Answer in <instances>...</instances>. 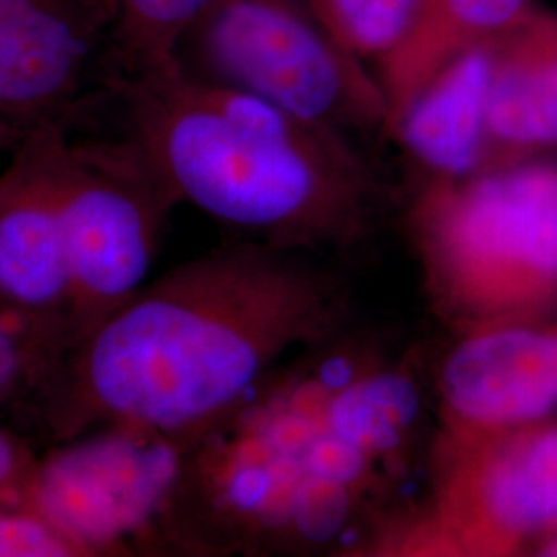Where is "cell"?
<instances>
[{
    "instance_id": "18",
    "label": "cell",
    "mask_w": 557,
    "mask_h": 557,
    "mask_svg": "<svg viewBox=\"0 0 557 557\" xmlns=\"http://www.w3.org/2000/svg\"><path fill=\"white\" fill-rule=\"evenodd\" d=\"M32 467L15 438L0 430V498L15 490L21 492Z\"/></svg>"
},
{
    "instance_id": "15",
    "label": "cell",
    "mask_w": 557,
    "mask_h": 557,
    "mask_svg": "<svg viewBox=\"0 0 557 557\" xmlns=\"http://www.w3.org/2000/svg\"><path fill=\"white\" fill-rule=\"evenodd\" d=\"M218 0H114L108 27L119 81L178 60L180 46Z\"/></svg>"
},
{
    "instance_id": "3",
    "label": "cell",
    "mask_w": 557,
    "mask_h": 557,
    "mask_svg": "<svg viewBox=\"0 0 557 557\" xmlns=\"http://www.w3.org/2000/svg\"><path fill=\"white\" fill-rule=\"evenodd\" d=\"M423 248L440 296L465 314L557 298V163L499 161L438 180L423 202Z\"/></svg>"
},
{
    "instance_id": "2",
    "label": "cell",
    "mask_w": 557,
    "mask_h": 557,
    "mask_svg": "<svg viewBox=\"0 0 557 557\" xmlns=\"http://www.w3.org/2000/svg\"><path fill=\"white\" fill-rule=\"evenodd\" d=\"M128 137L174 202L269 244L333 236L366 207L372 180L341 135L178 60L122 77Z\"/></svg>"
},
{
    "instance_id": "13",
    "label": "cell",
    "mask_w": 557,
    "mask_h": 557,
    "mask_svg": "<svg viewBox=\"0 0 557 557\" xmlns=\"http://www.w3.org/2000/svg\"><path fill=\"white\" fill-rule=\"evenodd\" d=\"M535 0H425L418 29L379 73L388 101V122L438 69L462 50L498 40L527 20Z\"/></svg>"
},
{
    "instance_id": "19",
    "label": "cell",
    "mask_w": 557,
    "mask_h": 557,
    "mask_svg": "<svg viewBox=\"0 0 557 557\" xmlns=\"http://www.w3.org/2000/svg\"><path fill=\"white\" fill-rule=\"evenodd\" d=\"M25 374L20 338L0 322V398L11 395Z\"/></svg>"
},
{
    "instance_id": "9",
    "label": "cell",
    "mask_w": 557,
    "mask_h": 557,
    "mask_svg": "<svg viewBox=\"0 0 557 557\" xmlns=\"http://www.w3.org/2000/svg\"><path fill=\"white\" fill-rule=\"evenodd\" d=\"M440 391L471 430L529 428L557 409V333L512 324L465 338L444 361Z\"/></svg>"
},
{
    "instance_id": "14",
    "label": "cell",
    "mask_w": 557,
    "mask_h": 557,
    "mask_svg": "<svg viewBox=\"0 0 557 557\" xmlns=\"http://www.w3.org/2000/svg\"><path fill=\"white\" fill-rule=\"evenodd\" d=\"M419 397L411 380L398 374H374L341 388L326 403V428L366 457L397 448L418 418Z\"/></svg>"
},
{
    "instance_id": "7",
    "label": "cell",
    "mask_w": 557,
    "mask_h": 557,
    "mask_svg": "<svg viewBox=\"0 0 557 557\" xmlns=\"http://www.w3.org/2000/svg\"><path fill=\"white\" fill-rule=\"evenodd\" d=\"M116 81L108 25L85 0H0V119L20 131L64 120Z\"/></svg>"
},
{
    "instance_id": "4",
    "label": "cell",
    "mask_w": 557,
    "mask_h": 557,
    "mask_svg": "<svg viewBox=\"0 0 557 557\" xmlns=\"http://www.w3.org/2000/svg\"><path fill=\"white\" fill-rule=\"evenodd\" d=\"M178 62L335 133L388 122L376 73L345 52L304 0H218L182 41Z\"/></svg>"
},
{
    "instance_id": "6",
    "label": "cell",
    "mask_w": 557,
    "mask_h": 557,
    "mask_svg": "<svg viewBox=\"0 0 557 557\" xmlns=\"http://www.w3.org/2000/svg\"><path fill=\"white\" fill-rule=\"evenodd\" d=\"M184 465L180 438L103 423L79 432L32 467L23 506L50 522L81 556L139 537L174 498Z\"/></svg>"
},
{
    "instance_id": "16",
    "label": "cell",
    "mask_w": 557,
    "mask_h": 557,
    "mask_svg": "<svg viewBox=\"0 0 557 557\" xmlns=\"http://www.w3.org/2000/svg\"><path fill=\"white\" fill-rule=\"evenodd\" d=\"M338 46L380 71L418 29L425 0H304Z\"/></svg>"
},
{
    "instance_id": "17",
    "label": "cell",
    "mask_w": 557,
    "mask_h": 557,
    "mask_svg": "<svg viewBox=\"0 0 557 557\" xmlns=\"http://www.w3.org/2000/svg\"><path fill=\"white\" fill-rule=\"evenodd\" d=\"M71 556L77 547L34 510H0V557Z\"/></svg>"
},
{
    "instance_id": "20",
    "label": "cell",
    "mask_w": 557,
    "mask_h": 557,
    "mask_svg": "<svg viewBox=\"0 0 557 557\" xmlns=\"http://www.w3.org/2000/svg\"><path fill=\"white\" fill-rule=\"evenodd\" d=\"M20 135L21 131L17 126H13L11 122L0 119V153H9L13 143L20 139Z\"/></svg>"
},
{
    "instance_id": "11",
    "label": "cell",
    "mask_w": 557,
    "mask_h": 557,
    "mask_svg": "<svg viewBox=\"0 0 557 557\" xmlns=\"http://www.w3.org/2000/svg\"><path fill=\"white\" fill-rule=\"evenodd\" d=\"M460 522L515 543L557 527V428H522L473 460L458 483Z\"/></svg>"
},
{
    "instance_id": "10",
    "label": "cell",
    "mask_w": 557,
    "mask_h": 557,
    "mask_svg": "<svg viewBox=\"0 0 557 557\" xmlns=\"http://www.w3.org/2000/svg\"><path fill=\"white\" fill-rule=\"evenodd\" d=\"M494 41L471 46L448 60L388 126L407 153L438 180L467 178L490 165Z\"/></svg>"
},
{
    "instance_id": "21",
    "label": "cell",
    "mask_w": 557,
    "mask_h": 557,
    "mask_svg": "<svg viewBox=\"0 0 557 557\" xmlns=\"http://www.w3.org/2000/svg\"><path fill=\"white\" fill-rule=\"evenodd\" d=\"M556 549H557V545H556Z\"/></svg>"
},
{
    "instance_id": "12",
    "label": "cell",
    "mask_w": 557,
    "mask_h": 557,
    "mask_svg": "<svg viewBox=\"0 0 557 557\" xmlns=\"http://www.w3.org/2000/svg\"><path fill=\"white\" fill-rule=\"evenodd\" d=\"M490 165L557 147V15L537 7L494 41Z\"/></svg>"
},
{
    "instance_id": "8",
    "label": "cell",
    "mask_w": 557,
    "mask_h": 557,
    "mask_svg": "<svg viewBox=\"0 0 557 557\" xmlns=\"http://www.w3.org/2000/svg\"><path fill=\"white\" fill-rule=\"evenodd\" d=\"M54 120L21 131L0 168V299L25 317L69 319L71 277L60 221Z\"/></svg>"
},
{
    "instance_id": "5",
    "label": "cell",
    "mask_w": 557,
    "mask_h": 557,
    "mask_svg": "<svg viewBox=\"0 0 557 557\" xmlns=\"http://www.w3.org/2000/svg\"><path fill=\"white\" fill-rule=\"evenodd\" d=\"M52 168L77 343L145 287L174 199L128 135L73 139L54 120Z\"/></svg>"
},
{
    "instance_id": "1",
    "label": "cell",
    "mask_w": 557,
    "mask_h": 557,
    "mask_svg": "<svg viewBox=\"0 0 557 557\" xmlns=\"http://www.w3.org/2000/svg\"><path fill=\"white\" fill-rule=\"evenodd\" d=\"M335 319L333 285L273 244L190 260L75 343L64 379L69 436L103 423L199 434Z\"/></svg>"
}]
</instances>
